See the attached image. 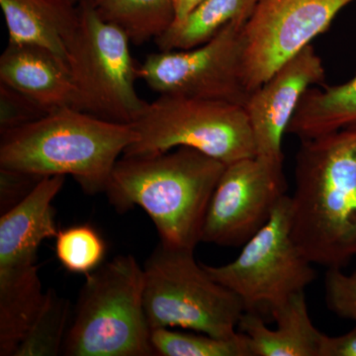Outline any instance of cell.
<instances>
[{
    "label": "cell",
    "mask_w": 356,
    "mask_h": 356,
    "mask_svg": "<svg viewBox=\"0 0 356 356\" xmlns=\"http://www.w3.org/2000/svg\"><path fill=\"white\" fill-rule=\"evenodd\" d=\"M151 341L156 355L250 356L242 332L234 339L175 332L170 327L152 330Z\"/></svg>",
    "instance_id": "cell-21"
},
{
    "label": "cell",
    "mask_w": 356,
    "mask_h": 356,
    "mask_svg": "<svg viewBox=\"0 0 356 356\" xmlns=\"http://www.w3.org/2000/svg\"><path fill=\"white\" fill-rule=\"evenodd\" d=\"M257 0H202L180 24L154 40L159 51H182L207 43L233 21H248Z\"/></svg>",
    "instance_id": "cell-18"
},
{
    "label": "cell",
    "mask_w": 356,
    "mask_h": 356,
    "mask_svg": "<svg viewBox=\"0 0 356 356\" xmlns=\"http://www.w3.org/2000/svg\"><path fill=\"white\" fill-rule=\"evenodd\" d=\"M284 163L252 156L226 165L208 206L201 243L245 245L286 195Z\"/></svg>",
    "instance_id": "cell-11"
},
{
    "label": "cell",
    "mask_w": 356,
    "mask_h": 356,
    "mask_svg": "<svg viewBox=\"0 0 356 356\" xmlns=\"http://www.w3.org/2000/svg\"><path fill=\"white\" fill-rule=\"evenodd\" d=\"M63 348L67 356H154L144 271L118 255L86 276Z\"/></svg>",
    "instance_id": "cell-4"
},
{
    "label": "cell",
    "mask_w": 356,
    "mask_h": 356,
    "mask_svg": "<svg viewBox=\"0 0 356 356\" xmlns=\"http://www.w3.org/2000/svg\"><path fill=\"white\" fill-rule=\"evenodd\" d=\"M291 204L302 254L327 268L348 266L356 255V126L301 140Z\"/></svg>",
    "instance_id": "cell-1"
},
{
    "label": "cell",
    "mask_w": 356,
    "mask_h": 356,
    "mask_svg": "<svg viewBox=\"0 0 356 356\" xmlns=\"http://www.w3.org/2000/svg\"><path fill=\"white\" fill-rule=\"evenodd\" d=\"M0 83L27 96L47 113L65 107L77 109L69 65L39 47L8 44L0 57Z\"/></svg>",
    "instance_id": "cell-14"
},
{
    "label": "cell",
    "mask_w": 356,
    "mask_h": 356,
    "mask_svg": "<svg viewBox=\"0 0 356 356\" xmlns=\"http://www.w3.org/2000/svg\"><path fill=\"white\" fill-rule=\"evenodd\" d=\"M100 17L120 27L131 43L158 39L175 19V0H88Z\"/></svg>",
    "instance_id": "cell-19"
},
{
    "label": "cell",
    "mask_w": 356,
    "mask_h": 356,
    "mask_svg": "<svg viewBox=\"0 0 356 356\" xmlns=\"http://www.w3.org/2000/svg\"><path fill=\"white\" fill-rule=\"evenodd\" d=\"M325 289L329 310L356 325V270L344 274L341 268H327Z\"/></svg>",
    "instance_id": "cell-24"
},
{
    "label": "cell",
    "mask_w": 356,
    "mask_h": 356,
    "mask_svg": "<svg viewBox=\"0 0 356 356\" xmlns=\"http://www.w3.org/2000/svg\"><path fill=\"white\" fill-rule=\"evenodd\" d=\"M42 178L43 177L0 168L2 213L22 200Z\"/></svg>",
    "instance_id": "cell-25"
},
{
    "label": "cell",
    "mask_w": 356,
    "mask_h": 356,
    "mask_svg": "<svg viewBox=\"0 0 356 356\" xmlns=\"http://www.w3.org/2000/svg\"><path fill=\"white\" fill-rule=\"evenodd\" d=\"M202 0H175V19L172 26L180 24Z\"/></svg>",
    "instance_id": "cell-27"
},
{
    "label": "cell",
    "mask_w": 356,
    "mask_h": 356,
    "mask_svg": "<svg viewBox=\"0 0 356 356\" xmlns=\"http://www.w3.org/2000/svg\"><path fill=\"white\" fill-rule=\"evenodd\" d=\"M47 114L27 96L0 83V132L32 123Z\"/></svg>",
    "instance_id": "cell-23"
},
{
    "label": "cell",
    "mask_w": 356,
    "mask_h": 356,
    "mask_svg": "<svg viewBox=\"0 0 356 356\" xmlns=\"http://www.w3.org/2000/svg\"><path fill=\"white\" fill-rule=\"evenodd\" d=\"M325 79L322 58L311 44L252 93L245 109L257 156L284 163L283 136L302 95L311 86L324 83Z\"/></svg>",
    "instance_id": "cell-12"
},
{
    "label": "cell",
    "mask_w": 356,
    "mask_h": 356,
    "mask_svg": "<svg viewBox=\"0 0 356 356\" xmlns=\"http://www.w3.org/2000/svg\"><path fill=\"white\" fill-rule=\"evenodd\" d=\"M67 1L70 2V3L74 4V6H79L81 2L86 1V0H67Z\"/></svg>",
    "instance_id": "cell-28"
},
{
    "label": "cell",
    "mask_w": 356,
    "mask_h": 356,
    "mask_svg": "<svg viewBox=\"0 0 356 356\" xmlns=\"http://www.w3.org/2000/svg\"><path fill=\"white\" fill-rule=\"evenodd\" d=\"M226 165L188 147L147 156H123L106 194L117 210L139 206L156 226L161 243L195 250L208 206Z\"/></svg>",
    "instance_id": "cell-2"
},
{
    "label": "cell",
    "mask_w": 356,
    "mask_h": 356,
    "mask_svg": "<svg viewBox=\"0 0 356 356\" xmlns=\"http://www.w3.org/2000/svg\"><path fill=\"white\" fill-rule=\"evenodd\" d=\"M245 23L233 21L196 48L151 54L138 67V76L159 95L218 100L245 107L252 95L243 69Z\"/></svg>",
    "instance_id": "cell-9"
},
{
    "label": "cell",
    "mask_w": 356,
    "mask_h": 356,
    "mask_svg": "<svg viewBox=\"0 0 356 356\" xmlns=\"http://www.w3.org/2000/svg\"><path fill=\"white\" fill-rule=\"evenodd\" d=\"M356 0H257L243 28L248 90L261 88L281 65L331 27Z\"/></svg>",
    "instance_id": "cell-10"
},
{
    "label": "cell",
    "mask_w": 356,
    "mask_h": 356,
    "mask_svg": "<svg viewBox=\"0 0 356 356\" xmlns=\"http://www.w3.org/2000/svg\"><path fill=\"white\" fill-rule=\"evenodd\" d=\"M144 308L151 330L182 327L234 339L245 313L242 300L213 280L194 250L159 243L144 266Z\"/></svg>",
    "instance_id": "cell-5"
},
{
    "label": "cell",
    "mask_w": 356,
    "mask_h": 356,
    "mask_svg": "<svg viewBox=\"0 0 356 356\" xmlns=\"http://www.w3.org/2000/svg\"><path fill=\"white\" fill-rule=\"evenodd\" d=\"M0 135V168L38 177L70 175L90 195L105 193L121 154L138 139L131 124L70 107Z\"/></svg>",
    "instance_id": "cell-3"
},
{
    "label": "cell",
    "mask_w": 356,
    "mask_h": 356,
    "mask_svg": "<svg viewBox=\"0 0 356 356\" xmlns=\"http://www.w3.org/2000/svg\"><path fill=\"white\" fill-rule=\"evenodd\" d=\"M277 327L268 329L261 315L245 312L238 323L250 356H318L322 332L309 315L305 291L274 312Z\"/></svg>",
    "instance_id": "cell-15"
},
{
    "label": "cell",
    "mask_w": 356,
    "mask_h": 356,
    "mask_svg": "<svg viewBox=\"0 0 356 356\" xmlns=\"http://www.w3.org/2000/svg\"><path fill=\"white\" fill-rule=\"evenodd\" d=\"M138 139L123 156L188 147L225 165L257 156L245 107L218 100L161 95L131 124Z\"/></svg>",
    "instance_id": "cell-6"
},
{
    "label": "cell",
    "mask_w": 356,
    "mask_h": 356,
    "mask_svg": "<svg viewBox=\"0 0 356 356\" xmlns=\"http://www.w3.org/2000/svg\"><path fill=\"white\" fill-rule=\"evenodd\" d=\"M318 356H356V325L343 336L323 334Z\"/></svg>",
    "instance_id": "cell-26"
},
{
    "label": "cell",
    "mask_w": 356,
    "mask_h": 356,
    "mask_svg": "<svg viewBox=\"0 0 356 356\" xmlns=\"http://www.w3.org/2000/svg\"><path fill=\"white\" fill-rule=\"evenodd\" d=\"M70 304L54 289L46 291L43 306L14 356H56L63 353L70 327Z\"/></svg>",
    "instance_id": "cell-20"
},
{
    "label": "cell",
    "mask_w": 356,
    "mask_h": 356,
    "mask_svg": "<svg viewBox=\"0 0 356 356\" xmlns=\"http://www.w3.org/2000/svg\"><path fill=\"white\" fill-rule=\"evenodd\" d=\"M79 24L67 47L77 109L116 123L133 124L146 108L136 90L138 67L126 33L100 17L88 0L79 4Z\"/></svg>",
    "instance_id": "cell-7"
},
{
    "label": "cell",
    "mask_w": 356,
    "mask_h": 356,
    "mask_svg": "<svg viewBox=\"0 0 356 356\" xmlns=\"http://www.w3.org/2000/svg\"><path fill=\"white\" fill-rule=\"evenodd\" d=\"M65 177H44L22 200L0 218V273H26L38 268L37 254L58 232L53 201Z\"/></svg>",
    "instance_id": "cell-13"
},
{
    "label": "cell",
    "mask_w": 356,
    "mask_h": 356,
    "mask_svg": "<svg viewBox=\"0 0 356 356\" xmlns=\"http://www.w3.org/2000/svg\"><path fill=\"white\" fill-rule=\"evenodd\" d=\"M0 6L9 44L39 47L67 64V47L79 24V6L67 0H0Z\"/></svg>",
    "instance_id": "cell-16"
},
{
    "label": "cell",
    "mask_w": 356,
    "mask_h": 356,
    "mask_svg": "<svg viewBox=\"0 0 356 356\" xmlns=\"http://www.w3.org/2000/svg\"><path fill=\"white\" fill-rule=\"evenodd\" d=\"M353 126H356V74L339 86L307 89L286 133L304 140Z\"/></svg>",
    "instance_id": "cell-17"
},
{
    "label": "cell",
    "mask_w": 356,
    "mask_h": 356,
    "mask_svg": "<svg viewBox=\"0 0 356 356\" xmlns=\"http://www.w3.org/2000/svg\"><path fill=\"white\" fill-rule=\"evenodd\" d=\"M291 208V197L286 194L236 259L220 266L203 264L213 280L242 300L245 312L259 315L266 312L273 317L317 277L313 264L293 240Z\"/></svg>",
    "instance_id": "cell-8"
},
{
    "label": "cell",
    "mask_w": 356,
    "mask_h": 356,
    "mask_svg": "<svg viewBox=\"0 0 356 356\" xmlns=\"http://www.w3.org/2000/svg\"><path fill=\"white\" fill-rule=\"evenodd\" d=\"M106 245L99 234L88 225H77L58 231L56 236V255L72 273L83 274L102 266Z\"/></svg>",
    "instance_id": "cell-22"
}]
</instances>
